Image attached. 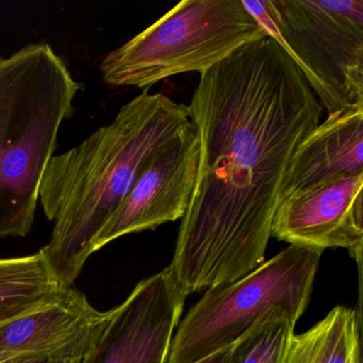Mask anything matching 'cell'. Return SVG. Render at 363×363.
Segmentation results:
<instances>
[{
  "label": "cell",
  "instance_id": "1",
  "mask_svg": "<svg viewBox=\"0 0 363 363\" xmlns=\"http://www.w3.org/2000/svg\"><path fill=\"white\" fill-rule=\"evenodd\" d=\"M188 109L199 169L167 267L186 296L263 262L291 157L323 114L296 63L269 37L201 73Z\"/></svg>",
  "mask_w": 363,
  "mask_h": 363
},
{
  "label": "cell",
  "instance_id": "2",
  "mask_svg": "<svg viewBox=\"0 0 363 363\" xmlns=\"http://www.w3.org/2000/svg\"><path fill=\"white\" fill-rule=\"evenodd\" d=\"M190 124L188 106L144 91L110 124L50 158L39 199L54 229L40 252L61 288L73 286L148 158Z\"/></svg>",
  "mask_w": 363,
  "mask_h": 363
},
{
  "label": "cell",
  "instance_id": "3",
  "mask_svg": "<svg viewBox=\"0 0 363 363\" xmlns=\"http://www.w3.org/2000/svg\"><path fill=\"white\" fill-rule=\"evenodd\" d=\"M80 89L50 44L0 58V239L33 229L44 172Z\"/></svg>",
  "mask_w": 363,
  "mask_h": 363
},
{
  "label": "cell",
  "instance_id": "4",
  "mask_svg": "<svg viewBox=\"0 0 363 363\" xmlns=\"http://www.w3.org/2000/svg\"><path fill=\"white\" fill-rule=\"evenodd\" d=\"M324 250L289 245L244 277L208 289L174 335L167 363H195L230 347L259 323H297Z\"/></svg>",
  "mask_w": 363,
  "mask_h": 363
},
{
  "label": "cell",
  "instance_id": "5",
  "mask_svg": "<svg viewBox=\"0 0 363 363\" xmlns=\"http://www.w3.org/2000/svg\"><path fill=\"white\" fill-rule=\"evenodd\" d=\"M267 35L242 0H184L104 58V82L147 91L180 74H201Z\"/></svg>",
  "mask_w": 363,
  "mask_h": 363
},
{
  "label": "cell",
  "instance_id": "6",
  "mask_svg": "<svg viewBox=\"0 0 363 363\" xmlns=\"http://www.w3.org/2000/svg\"><path fill=\"white\" fill-rule=\"evenodd\" d=\"M328 114L363 106V0H242Z\"/></svg>",
  "mask_w": 363,
  "mask_h": 363
},
{
  "label": "cell",
  "instance_id": "7",
  "mask_svg": "<svg viewBox=\"0 0 363 363\" xmlns=\"http://www.w3.org/2000/svg\"><path fill=\"white\" fill-rule=\"evenodd\" d=\"M199 160V135L191 122L146 161L133 188L95 238L94 252L123 235L182 220L194 192Z\"/></svg>",
  "mask_w": 363,
  "mask_h": 363
},
{
  "label": "cell",
  "instance_id": "8",
  "mask_svg": "<svg viewBox=\"0 0 363 363\" xmlns=\"http://www.w3.org/2000/svg\"><path fill=\"white\" fill-rule=\"evenodd\" d=\"M186 298L167 267L142 280L80 363H167Z\"/></svg>",
  "mask_w": 363,
  "mask_h": 363
},
{
  "label": "cell",
  "instance_id": "9",
  "mask_svg": "<svg viewBox=\"0 0 363 363\" xmlns=\"http://www.w3.org/2000/svg\"><path fill=\"white\" fill-rule=\"evenodd\" d=\"M110 311L95 309L79 291L65 288L52 301L0 325V360L45 358L80 362L101 337Z\"/></svg>",
  "mask_w": 363,
  "mask_h": 363
},
{
  "label": "cell",
  "instance_id": "10",
  "mask_svg": "<svg viewBox=\"0 0 363 363\" xmlns=\"http://www.w3.org/2000/svg\"><path fill=\"white\" fill-rule=\"evenodd\" d=\"M363 173L293 195L280 201L271 237L290 245L346 248L362 258Z\"/></svg>",
  "mask_w": 363,
  "mask_h": 363
},
{
  "label": "cell",
  "instance_id": "11",
  "mask_svg": "<svg viewBox=\"0 0 363 363\" xmlns=\"http://www.w3.org/2000/svg\"><path fill=\"white\" fill-rule=\"evenodd\" d=\"M363 173V106L328 114L295 148L279 203L299 193ZM279 205V203H278Z\"/></svg>",
  "mask_w": 363,
  "mask_h": 363
},
{
  "label": "cell",
  "instance_id": "12",
  "mask_svg": "<svg viewBox=\"0 0 363 363\" xmlns=\"http://www.w3.org/2000/svg\"><path fill=\"white\" fill-rule=\"evenodd\" d=\"M282 363H361L358 311L337 306L309 330L293 335Z\"/></svg>",
  "mask_w": 363,
  "mask_h": 363
},
{
  "label": "cell",
  "instance_id": "13",
  "mask_svg": "<svg viewBox=\"0 0 363 363\" xmlns=\"http://www.w3.org/2000/svg\"><path fill=\"white\" fill-rule=\"evenodd\" d=\"M62 290L41 252L0 259V325L52 301Z\"/></svg>",
  "mask_w": 363,
  "mask_h": 363
},
{
  "label": "cell",
  "instance_id": "14",
  "mask_svg": "<svg viewBox=\"0 0 363 363\" xmlns=\"http://www.w3.org/2000/svg\"><path fill=\"white\" fill-rule=\"evenodd\" d=\"M295 325L288 320L259 323L233 344L229 363H282Z\"/></svg>",
  "mask_w": 363,
  "mask_h": 363
},
{
  "label": "cell",
  "instance_id": "15",
  "mask_svg": "<svg viewBox=\"0 0 363 363\" xmlns=\"http://www.w3.org/2000/svg\"><path fill=\"white\" fill-rule=\"evenodd\" d=\"M231 348H233V345H231L230 347L220 350V352H216V354H211V356L207 357V358L203 359V360L197 361V362L195 363H229Z\"/></svg>",
  "mask_w": 363,
  "mask_h": 363
},
{
  "label": "cell",
  "instance_id": "16",
  "mask_svg": "<svg viewBox=\"0 0 363 363\" xmlns=\"http://www.w3.org/2000/svg\"><path fill=\"white\" fill-rule=\"evenodd\" d=\"M0 363H80V362H62V361L50 360L45 358H16L0 360Z\"/></svg>",
  "mask_w": 363,
  "mask_h": 363
}]
</instances>
